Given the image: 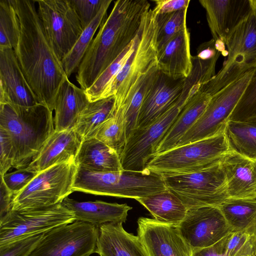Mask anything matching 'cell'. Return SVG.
<instances>
[{"mask_svg":"<svg viewBox=\"0 0 256 256\" xmlns=\"http://www.w3.org/2000/svg\"><path fill=\"white\" fill-rule=\"evenodd\" d=\"M20 24L14 49L24 78L38 104L53 112L57 94L68 77L48 38L34 0H12Z\"/></svg>","mask_w":256,"mask_h":256,"instance_id":"obj_1","label":"cell"},{"mask_svg":"<svg viewBox=\"0 0 256 256\" xmlns=\"http://www.w3.org/2000/svg\"><path fill=\"white\" fill-rule=\"evenodd\" d=\"M150 6L147 0L114 2L78 68L76 80L80 88H89L134 40Z\"/></svg>","mask_w":256,"mask_h":256,"instance_id":"obj_2","label":"cell"},{"mask_svg":"<svg viewBox=\"0 0 256 256\" xmlns=\"http://www.w3.org/2000/svg\"><path fill=\"white\" fill-rule=\"evenodd\" d=\"M0 127L10 135L14 151L13 168H26L54 132L52 112L38 104L22 107L0 104Z\"/></svg>","mask_w":256,"mask_h":256,"instance_id":"obj_3","label":"cell"},{"mask_svg":"<svg viewBox=\"0 0 256 256\" xmlns=\"http://www.w3.org/2000/svg\"><path fill=\"white\" fill-rule=\"evenodd\" d=\"M162 176L145 168L98 172L78 166L73 191L136 200L166 190Z\"/></svg>","mask_w":256,"mask_h":256,"instance_id":"obj_4","label":"cell"},{"mask_svg":"<svg viewBox=\"0 0 256 256\" xmlns=\"http://www.w3.org/2000/svg\"><path fill=\"white\" fill-rule=\"evenodd\" d=\"M226 128L212 136L156 154L146 168L164 176L190 173L210 168L220 162L232 150Z\"/></svg>","mask_w":256,"mask_h":256,"instance_id":"obj_5","label":"cell"},{"mask_svg":"<svg viewBox=\"0 0 256 256\" xmlns=\"http://www.w3.org/2000/svg\"><path fill=\"white\" fill-rule=\"evenodd\" d=\"M200 88V85L194 78H186L182 93L174 104L154 120L131 134L120 155L124 170L140 171L146 168L184 106Z\"/></svg>","mask_w":256,"mask_h":256,"instance_id":"obj_6","label":"cell"},{"mask_svg":"<svg viewBox=\"0 0 256 256\" xmlns=\"http://www.w3.org/2000/svg\"><path fill=\"white\" fill-rule=\"evenodd\" d=\"M157 32L156 16L150 8L143 16L132 54L99 99L114 96V105H122L140 76L157 64Z\"/></svg>","mask_w":256,"mask_h":256,"instance_id":"obj_7","label":"cell"},{"mask_svg":"<svg viewBox=\"0 0 256 256\" xmlns=\"http://www.w3.org/2000/svg\"><path fill=\"white\" fill-rule=\"evenodd\" d=\"M75 160L54 165L38 172L13 198L11 210L48 207L62 202L73 191L77 172Z\"/></svg>","mask_w":256,"mask_h":256,"instance_id":"obj_8","label":"cell"},{"mask_svg":"<svg viewBox=\"0 0 256 256\" xmlns=\"http://www.w3.org/2000/svg\"><path fill=\"white\" fill-rule=\"evenodd\" d=\"M226 46L228 58L222 68L201 89L211 96L256 69V8L239 26Z\"/></svg>","mask_w":256,"mask_h":256,"instance_id":"obj_9","label":"cell"},{"mask_svg":"<svg viewBox=\"0 0 256 256\" xmlns=\"http://www.w3.org/2000/svg\"><path fill=\"white\" fill-rule=\"evenodd\" d=\"M162 176L166 188L180 198L188 210L218 206L228 198L221 162L200 171Z\"/></svg>","mask_w":256,"mask_h":256,"instance_id":"obj_10","label":"cell"},{"mask_svg":"<svg viewBox=\"0 0 256 256\" xmlns=\"http://www.w3.org/2000/svg\"><path fill=\"white\" fill-rule=\"evenodd\" d=\"M76 221L62 202L36 209L10 210L0 218V246L30 236L46 233Z\"/></svg>","mask_w":256,"mask_h":256,"instance_id":"obj_11","label":"cell"},{"mask_svg":"<svg viewBox=\"0 0 256 256\" xmlns=\"http://www.w3.org/2000/svg\"><path fill=\"white\" fill-rule=\"evenodd\" d=\"M256 69L212 96L204 110L175 146H183L212 136L224 128Z\"/></svg>","mask_w":256,"mask_h":256,"instance_id":"obj_12","label":"cell"},{"mask_svg":"<svg viewBox=\"0 0 256 256\" xmlns=\"http://www.w3.org/2000/svg\"><path fill=\"white\" fill-rule=\"evenodd\" d=\"M38 12L48 38L62 60L84 30L71 0H38Z\"/></svg>","mask_w":256,"mask_h":256,"instance_id":"obj_13","label":"cell"},{"mask_svg":"<svg viewBox=\"0 0 256 256\" xmlns=\"http://www.w3.org/2000/svg\"><path fill=\"white\" fill-rule=\"evenodd\" d=\"M99 228L76 220L46 233L28 256H90L96 252Z\"/></svg>","mask_w":256,"mask_h":256,"instance_id":"obj_14","label":"cell"},{"mask_svg":"<svg viewBox=\"0 0 256 256\" xmlns=\"http://www.w3.org/2000/svg\"><path fill=\"white\" fill-rule=\"evenodd\" d=\"M178 226L192 250L211 246L232 232L218 206L188 209Z\"/></svg>","mask_w":256,"mask_h":256,"instance_id":"obj_15","label":"cell"},{"mask_svg":"<svg viewBox=\"0 0 256 256\" xmlns=\"http://www.w3.org/2000/svg\"><path fill=\"white\" fill-rule=\"evenodd\" d=\"M138 236L149 256H192L178 226L144 217L138 218Z\"/></svg>","mask_w":256,"mask_h":256,"instance_id":"obj_16","label":"cell"},{"mask_svg":"<svg viewBox=\"0 0 256 256\" xmlns=\"http://www.w3.org/2000/svg\"><path fill=\"white\" fill-rule=\"evenodd\" d=\"M205 10L212 39L226 46L254 7V0H200Z\"/></svg>","mask_w":256,"mask_h":256,"instance_id":"obj_17","label":"cell"},{"mask_svg":"<svg viewBox=\"0 0 256 256\" xmlns=\"http://www.w3.org/2000/svg\"><path fill=\"white\" fill-rule=\"evenodd\" d=\"M0 104L30 107L38 104L13 48L0 49Z\"/></svg>","mask_w":256,"mask_h":256,"instance_id":"obj_18","label":"cell"},{"mask_svg":"<svg viewBox=\"0 0 256 256\" xmlns=\"http://www.w3.org/2000/svg\"><path fill=\"white\" fill-rule=\"evenodd\" d=\"M184 80L171 78L159 70L141 106L137 128L150 124L174 104L182 93Z\"/></svg>","mask_w":256,"mask_h":256,"instance_id":"obj_19","label":"cell"},{"mask_svg":"<svg viewBox=\"0 0 256 256\" xmlns=\"http://www.w3.org/2000/svg\"><path fill=\"white\" fill-rule=\"evenodd\" d=\"M82 140L74 128L54 130L26 168L38 173L54 165L75 160Z\"/></svg>","mask_w":256,"mask_h":256,"instance_id":"obj_20","label":"cell"},{"mask_svg":"<svg viewBox=\"0 0 256 256\" xmlns=\"http://www.w3.org/2000/svg\"><path fill=\"white\" fill-rule=\"evenodd\" d=\"M221 164L228 198L256 199V160L232 150Z\"/></svg>","mask_w":256,"mask_h":256,"instance_id":"obj_21","label":"cell"},{"mask_svg":"<svg viewBox=\"0 0 256 256\" xmlns=\"http://www.w3.org/2000/svg\"><path fill=\"white\" fill-rule=\"evenodd\" d=\"M192 56L190 33L186 26L158 50V68L171 78H186L192 70Z\"/></svg>","mask_w":256,"mask_h":256,"instance_id":"obj_22","label":"cell"},{"mask_svg":"<svg viewBox=\"0 0 256 256\" xmlns=\"http://www.w3.org/2000/svg\"><path fill=\"white\" fill-rule=\"evenodd\" d=\"M95 252L100 256H149L139 237L126 231L122 223L99 227Z\"/></svg>","mask_w":256,"mask_h":256,"instance_id":"obj_23","label":"cell"},{"mask_svg":"<svg viewBox=\"0 0 256 256\" xmlns=\"http://www.w3.org/2000/svg\"><path fill=\"white\" fill-rule=\"evenodd\" d=\"M62 204L73 212L76 220L100 227L106 223H124L132 207L126 204L110 203L101 200L78 202L68 197Z\"/></svg>","mask_w":256,"mask_h":256,"instance_id":"obj_24","label":"cell"},{"mask_svg":"<svg viewBox=\"0 0 256 256\" xmlns=\"http://www.w3.org/2000/svg\"><path fill=\"white\" fill-rule=\"evenodd\" d=\"M89 102L84 90L67 78L60 86L56 100L54 116L55 130L74 128L80 113Z\"/></svg>","mask_w":256,"mask_h":256,"instance_id":"obj_25","label":"cell"},{"mask_svg":"<svg viewBox=\"0 0 256 256\" xmlns=\"http://www.w3.org/2000/svg\"><path fill=\"white\" fill-rule=\"evenodd\" d=\"M211 98L209 94L200 88L184 106L158 146L154 155L168 150L176 146L200 116Z\"/></svg>","mask_w":256,"mask_h":256,"instance_id":"obj_26","label":"cell"},{"mask_svg":"<svg viewBox=\"0 0 256 256\" xmlns=\"http://www.w3.org/2000/svg\"><path fill=\"white\" fill-rule=\"evenodd\" d=\"M75 161L78 166L91 171L124 170L118 153L95 137L82 140Z\"/></svg>","mask_w":256,"mask_h":256,"instance_id":"obj_27","label":"cell"},{"mask_svg":"<svg viewBox=\"0 0 256 256\" xmlns=\"http://www.w3.org/2000/svg\"><path fill=\"white\" fill-rule=\"evenodd\" d=\"M136 200L162 223L178 226L188 212L180 198L168 189Z\"/></svg>","mask_w":256,"mask_h":256,"instance_id":"obj_28","label":"cell"},{"mask_svg":"<svg viewBox=\"0 0 256 256\" xmlns=\"http://www.w3.org/2000/svg\"><path fill=\"white\" fill-rule=\"evenodd\" d=\"M159 72L157 64L150 68L138 78L120 108L123 112L126 140L137 128L138 119L144 98Z\"/></svg>","mask_w":256,"mask_h":256,"instance_id":"obj_29","label":"cell"},{"mask_svg":"<svg viewBox=\"0 0 256 256\" xmlns=\"http://www.w3.org/2000/svg\"><path fill=\"white\" fill-rule=\"evenodd\" d=\"M218 207L232 232L256 234V199L228 198Z\"/></svg>","mask_w":256,"mask_h":256,"instance_id":"obj_30","label":"cell"},{"mask_svg":"<svg viewBox=\"0 0 256 256\" xmlns=\"http://www.w3.org/2000/svg\"><path fill=\"white\" fill-rule=\"evenodd\" d=\"M226 130L231 150L256 160V116L243 120H228Z\"/></svg>","mask_w":256,"mask_h":256,"instance_id":"obj_31","label":"cell"},{"mask_svg":"<svg viewBox=\"0 0 256 256\" xmlns=\"http://www.w3.org/2000/svg\"><path fill=\"white\" fill-rule=\"evenodd\" d=\"M114 96L90 102L80 113L75 130L84 140L94 137L113 109Z\"/></svg>","mask_w":256,"mask_h":256,"instance_id":"obj_32","label":"cell"},{"mask_svg":"<svg viewBox=\"0 0 256 256\" xmlns=\"http://www.w3.org/2000/svg\"><path fill=\"white\" fill-rule=\"evenodd\" d=\"M112 2V0H104L98 14L84 30L71 50L62 60L63 68L68 78L76 70L77 71L96 30L107 17V10Z\"/></svg>","mask_w":256,"mask_h":256,"instance_id":"obj_33","label":"cell"},{"mask_svg":"<svg viewBox=\"0 0 256 256\" xmlns=\"http://www.w3.org/2000/svg\"><path fill=\"white\" fill-rule=\"evenodd\" d=\"M94 137L115 150L120 156L126 141L124 114L120 108L114 106Z\"/></svg>","mask_w":256,"mask_h":256,"instance_id":"obj_34","label":"cell"},{"mask_svg":"<svg viewBox=\"0 0 256 256\" xmlns=\"http://www.w3.org/2000/svg\"><path fill=\"white\" fill-rule=\"evenodd\" d=\"M20 28L12 0H0V49L16 46Z\"/></svg>","mask_w":256,"mask_h":256,"instance_id":"obj_35","label":"cell"},{"mask_svg":"<svg viewBox=\"0 0 256 256\" xmlns=\"http://www.w3.org/2000/svg\"><path fill=\"white\" fill-rule=\"evenodd\" d=\"M134 40L102 73L94 84L84 90L90 102L99 99L106 87L123 67L134 50Z\"/></svg>","mask_w":256,"mask_h":256,"instance_id":"obj_36","label":"cell"},{"mask_svg":"<svg viewBox=\"0 0 256 256\" xmlns=\"http://www.w3.org/2000/svg\"><path fill=\"white\" fill-rule=\"evenodd\" d=\"M187 10L188 8H186L170 14L156 16L158 50L186 26Z\"/></svg>","mask_w":256,"mask_h":256,"instance_id":"obj_37","label":"cell"},{"mask_svg":"<svg viewBox=\"0 0 256 256\" xmlns=\"http://www.w3.org/2000/svg\"><path fill=\"white\" fill-rule=\"evenodd\" d=\"M254 116H256V73L249 82L229 120H243Z\"/></svg>","mask_w":256,"mask_h":256,"instance_id":"obj_38","label":"cell"},{"mask_svg":"<svg viewBox=\"0 0 256 256\" xmlns=\"http://www.w3.org/2000/svg\"><path fill=\"white\" fill-rule=\"evenodd\" d=\"M226 256H254L252 236L246 231L232 232L226 236Z\"/></svg>","mask_w":256,"mask_h":256,"instance_id":"obj_39","label":"cell"},{"mask_svg":"<svg viewBox=\"0 0 256 256\" xmlns=\"http://www.w3.org/2000/svg\"><path fill=\"white\" fill-rule=\"evenodd\" d=\"M45 234L43 233L30 236L0 246V256H28Z\"/></svg>","mask_w":256,"mask_h":256,"instance_id":"obj_40","label":"cell"},{"mask_svg":"<svg viewBox=\"0 0 256 256\" xmlns=\"http://www.w3.org/2000/svg\"><path fill=\"white\" fill-rule=\"evenodd\" d=\"M38 174L36 172L24 168L6 173L0 176V178L15 196L25 188Z\"/></svg>","mask_w":256,"mask_h":256,"instance_id":"obj_41","label":"cell"},{"mask_svg":"<svg viewBox=\"0 0 256 256\" xmlns=\"http://www.w3.org/2000/svg\"><path fill=\"white\" fill-rule=\"evenodd\" d=\"M84 30L99 12L104 0H71Z\"/></svg>","mask_w":256,"mask_h":256,"instance_id":"obj_42","label":"cell"},{"mask_svg":"<svg viewBox=\"0 0 256 256\" xmlns=\"http://www.w3.org/2000/svg\"><path fill=\"white\" fill-rule=\"evenodd\" d=\"M0 174L2 176L13 166L14 151L10 135L0 127Z\"/></svg>","mask_w":256,"mask_h":256,"instance_id":"obj_43","label":"cell"},{"mask_svg":"<svg viewBox=\"0 0 256 256\" xmlns=\"http://www.w3.org/2000/svg\"><path fill=\"white\" fill-rule=\"evenodd\" d=\"M155 6L152 9L156 16L166 14L188 8L190 0H154Z\"/></svg>","mask_w":256,"mask_h":256,"instance_id":"obj_44","label":"cell"},{"mask_svg":"<svg viewBox=\"0 0 256 256\" xmlns=\"http://www.w3.org/2000/svg\"><path fill=\"white\" fill-rule=\"evenodd\" d=\"M226 236L211 246L192 250V256H226L225 250Z\"/></svg>","mask_w":256,"mask_h":256,"instance_id":"obj_45","label":"cell"},{"mask_svg":"<svg viewBox=\"0 0 256 256\" xmlns=\"http://www.w3.org/2000/svg\"><path fill=\"white\" fill-rule=\"evenodd\" d=\"M0 218L11 210L12 204L14 194L10 191L0 178Z\"/></svg>","mask_w":256,"mask_h":256,"instance_id":"obj_46","label":"cell"},{"mask_svg":"<svg viewBox=\"0 0 256 256\" xmlns=\"http://www.w3.org/2000/svg\"><path fill=\"white\" fill-rule=\"evenodd\" d=\"M254 256H256V234L252 236Z\"/></svg>","mask_w":256,"mask_h":256,"instance_id":"obj_47","label":"cell"},{"mask_svg":"<svg viewBox=\"0 0 256 256\" xmlns=\"http://www.w3.org/2000/svg\"><path fill=\"white\" fill-rule=\"evenodd\" d=\"M254 5H255V8H256V0H254Z\"/></svg>","mask_w":256,"mask_h":256,"instance_id":"obj_48","label":"cell"}]
</instances>
